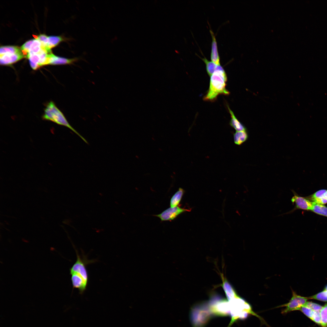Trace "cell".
Returning <instances> with one entry per match:
<instances>
[{
  "mask_svg": "<svg viewBox=\"0 0 327 327\" xmlns=\"http://www.w3.org/2000/svg\"><path fill=\"white\" fill-rule=\"evenodd\" d=\"M227 80V75L223 68L221 65H218L210 76L208 90L203 97V100L213 102L215 101L220 95H229L230 93L226 88Z\"/></svg>",
  "mask_w": 327,
  "mask_h": 327,
  "instance_id": "obj_1",
  "label": "cell"
},
{
  "mask_svg": "<svg viewBox=\"0 0 327 327\" xmlns=\"http://www.w3.org/2000/svg\"><path fill=\"white\" fill-rule=\"evenodd\" d=\"M304 306H307L313 310L317 312H320L322 308V306L318 304L309 302H307Z\"/></svg>",
  "mask_w": 327,
  "mask_h": 327,
  "instance_id": "obj_25",
  "label": "cell"
},
{
  "mask_svg": "<svg viewBox=\"0 0 327 327\" xmlns=\"http://www.w3.org/2000/svg\"><path fill=\"white\" fill-rule=\"evenodd\" d=\"M187 210H188L178 206L170 207L161 213L154 216L159 218L161 221H170L174 219L180 214Z\"/></svg>",
  "mask_w": 327,
  "mask_h": 327,
  "instance_id": "obj_9",
  "label": "cell"
},
{
  "mask_svg": "<svg viewBox=\"0 0 327 327\" xmlns=\"http://www.w3.org/2000/svg\"><path fill=\"white\" fill-rule=\"evenodd\" d=\"M208 303L213 316L223 317L230 315L229 301L215 295L211 297Z\"/></svg>",
  "mask_w": 327,
  "mask_h": 327,
  "instance_id": "obj_6",
  "label": "cell"
},
{
  "mask_svg": "<svg viewBox=\"0 0 327 327\" xmlns=\"http://www.w3.org/2000/svg\"><path fill=\"white\" fill-rule=\"evenodd\" d=\"M21 52L20 49L16 46H2L0 47V55L5 54H15Z\"/></svg>",
  "mask_w": 327,
  "mask_h": 327,
  "instance_id": "obj_22",
  "label": "cell"
},
{
  "mask_svg": "<svg viewBox=\"0 0 327 327\" xmlns=\"http://www.w3.org/2000/svg\"><path fill=\"white\" fill-rule=\"evenodd\" d=\"M292 290V296L289 302L276 307L278 308L285 307L281 312L283 314L285 315L290 312L300 310L305 305L308 299V297L299 295Z\"/></svg>",
  "mask_w": 327,
  "mask_h": 327,
  "instance_id": "obj_7",
  "label": "cell"
},
{
  "mask_svg": "<svg viewBox=\"0 0 327 327\" xmlns=\"http://www.w3.org/2000/svg\"><path fill=\"white\" fill-rule=\"evenodd\" d=\"M198 57L204 62L206 64L207 73L210 77L216 69L218 65H216L211 61L208 60L205 57L204 58H202L199 56Z\"/></svg>",
  "mask_w": 327,
  "mask_h": 327,
  "instance_id": "obj_20",
  "label": "cell"
},
{
  "mask_svg": "<svg viewBox=\"0 0 327 327\" xmlns=\"http://www.w3.org/2000/svg\"><path fill=\"white\" fill-rule=\"evenodd\" d=\"M48 41L47 47L51 49L55 47L61 41L65 40V38L60 36H48Z\"/></svg>",
  "mask_w": 327,
  "mask_h": 327,
  "instance_id": "obj_21",
  "label": "cell"
},
{
  "mask_svg": "<svg viewBox=\"0 0 327 327\" xmlns=\"http://www.w3.org/2000/svg\"><path fill=\"white\" fill-rule=\"evenodd\" d=\"M42 118L44 120L52 121L56 124L66 127L75 133L86 143L88 141L69 124L63 113L52 101L48 102L44 110Z\"/></svg>",
  "mask_w": 327,
  "mask_h": 327,
  "instance_id": "obj_4",
  "label": "cell"
},
{
  "mask_svg": "<svg viewBox=\"0 0 327 327\" xmlns=\"http://www.w3.org/2000/svg\"><path fill=\"white\" fill-rule=\"evenodd\" d=\"M230 306V315L231 320L228 327H230L233 324L238 320L244 319L249 314H251L258 318L262 323L266 324L264 320L255 313L249 305L239 296L228 301Z\"/></svg>",
  "mask_w": 327,
  "mask_h": 327,
  "instance_id": "obj_3",
  "label": "cell"
},
{
  "mask_svg": "<svg viewBox=\"0 0 327 327\" xmlns=\"http://www.w3.org/2000/svg\"><path fill=\"white\" fill-rule=\"evenodd\" d=\"M37 39L41 42L43 46L47 47V45L48 41V36L44 34H41L38 37Z\"/></svg>",
  "mask_w": 327,
  "mask_h": 327,
  "instance_id": "obj_26",
  "label": "cell"
},
{
  "mask_svg": "<svg viewBox=\"0 0 327 327\" xmlns=\"http://www.w3.org/2000/svg\"><path fill=\"white\" fill-rule=\"evenodd\" d=\"M190 319L193 327H204L213 316L208 303L196 304L191 308Z\"/></svg>",
  "mask_w": 327,
  "mask_h": 327,
  "instance_id": "obj_5",
  "label": "cell"
},
{
  "mask_svg": "<svg viewBox=\"0 0 327 327\" xmlns=\"http://www.w3.org/2000/svg\"><path fill=\"white\" fill-rule=\"evenodd\" d=\"M79 58L75 57L72 58L57 56L52 53L50 56L49 64L61 65L73 64L78 61Z\"/></svg>",
  "mask_w": 327,
  "mask_h": 327,
  "instance_id": "obj_12",
  "label": "cell"
},
{
  "mask_svg": "<svg viewBox=\"0 0 327 327\" xmlns=\"http://www.w3.org/2000/svg\"><path fill=\"white\" fill-rule=\"evenodd\" d=\"M233 135L234 143L238 145L242 144L246 142L249 138L247 130L236 131L233 134Z\"/></svg>",
  "mask_w": 327,
  "mask_h": 327,
  "instance_id": "obj_17",
  "label": "cell"
},
{
  "mask_svg": "<svg viewBox=\"0 0 327 327\" xmlns=\"http://www.w3.org/2000/svg\"><path fill=\"white\" fill-rule=\"evenodd\" d=\"M321 325L323 327H327V303L322 307L320 312Z\"/></svg>",
  "mask_w": 327,
  "mask_h": 327,
  "instance_id": "obj_23",
  "label": "cell"
},
{
  "mask_svg": "<svg viewBox=\"0 0 327 327\" xmlns=\"http://www.w3.org/2000/svg\"><path fill=\"white\" fill-rule=\"evenodd\" d=\"M312 210L318 214L327 217V207L323 205L312 202Z\"/></svg>",
  "mask_w": 327,
  "mask_h": 327,
  "instance_id": "obj_19",
  "label": "cell"
},
{
  "mask_svg": "<svg viewBox=\"0 0 327 327\" xmlns=\"http://www.w3.org/2000/svg\"><path fill=\"white\" fill-rule=\"evenodd\" d=\"M25 57V56L21 51L15 54H5L0 55V64L3 65H9Z\"/></svg>",
  "mask_w": 327,
  "mask_h": 327,
  "instance_id": "obj_10",
  "label": "cell"
},
{
  "mask_svg": "<svg viewBox=\"0 0 327 327\" xmlns=\"http://www.w3.org/2000/svg\"><path fill=\"white\" fill-rule=\"evenodd\" d=\"M76 261L70 269L71 280L73 288L78 289L82 294L86 290L88 281V276L86 268L87 262L76 252Z\"/></svg>",
  "mask_w": 327,
  "mask_h": 327,
  "instance_id": "obj_2",
  "label": "cell"
},
{
  "mask_svg": "<svg viewBox=\"0 0 327 327\" xmlns=\"http://www.w3.org/2000/svg\"><path fill=\"white\" fill-rule=\"evenodd\" d=\"M230 114L231 119L229 124L236 131H239L247 130L246 128L236 117L233 112L227 105Z\"/></svg>",
  "mask_w": 327,
  "mask_h": 327,
  "instance_id": "obj_15",
  "label": "cell"
},
{
  "mask_svg": "<svg viewBox=\"0 0 327 327\" xmlns=\"http://www.w3.org/2000/svg\"><path fill=\"white\" fill-rule=\"evenodd\" d=\"M210 32L212 37L210 59L211 61L219 65L220 64V58L218 53L217 41L214 33L210 27Z\"/></svg>",
  "mask_w": 327,
  "mask_h": 327,
  "instance_id": "obj_11",
  "label": "cell"
},
{
  "mask_svg": "<svg viewBox=\"0 0 327 327\" xmlns=\"http://www.w3.org/2000/svg\"><path fill=\"white\" fill-rule=\"evenodd\" d=\"M294 195L291 199L293 204H295L294 208L286 213L282 214H290L297 209L305 210H311L312 208V202H310L306 198L299 195L293 190H292Z\"/></svg>",
  "mask_w": 327,
  "mask_h": 327,
  "instance_id": "obj_8",
  "label": "cell"
},
{
  "mask_svg": "<svg viewBox=\"0 0 327 327\" xmlns=\"http://www.w3.org/2000/svg\"><path fill=\"white\" fill-rule=\"evenodd\" d=\"M311 199L315 203L323 204L327 203V190H321L314 193Z\"/></svg>",
  "mask_w": 327,
  "mask_h": 327,
  "instance_id": "obj_16",
  "label": "cell"
},
{
  "mask_svg": "<svg viewBox=\"0 0 327 327\" xmlns=\"http://www.w3.org/2000/svg\"><path fill=\"white\" fill-rule=\"evenodd\" d=\"M300 310L314 322L321 325L320 312L314 311L306 306H303Z\"/></svg>",
  "mask_w": 327,
  "mask_h": 327,
  "instance_id": "obj_13",
  "label": "cell"
},
{
  "mask_svg": "<svg viewBox=\"0 0 327 327\" xmlns=\"http://www.w3.org/2000/svg\"><path fill=\"white\" fill-rule=\"evenodd\" d=\"M308 299H315L322 301H327V290L324 289L322 292L313 296L308 297Z\"/></svg>",
  "mask_w": 327,
  "mask_h": 327,
  "instance_id": "obj_24",
  "label": "cell"
},
{
  "mask_svg": "<svg viewBox=\"0 0 327 327\" xmlns=\"http://www.w3.org/2000/svg\"><path fill=\"white\" fill-rule=\"evenodd\" d=\"M184 192V190L180 188L173 195L170 202L171 207L177 206L180 203Z\"/></svg>",
  "mask_w": 327,
  "mask_h": 327,
  "instance_id": "obj_18",
  "label": "cell"
},
{
  "mask_svg": "<svg viewBox=\"0 0 327 327\" xmlns=\"http://www.w3.org/2000/svg\"><path fill=\"white\" fill-rule=\"evenodd\" d=\"M221 277L223 280L222 287L225 292L227 300L230 301L238 296L234 289L228 281L222 275Z\"/></svg>",
  "mask_w": 327,
  "mask_h": 327,
  "instance_id": "obj_14",
  "label": "cell"
}]
</instances>
